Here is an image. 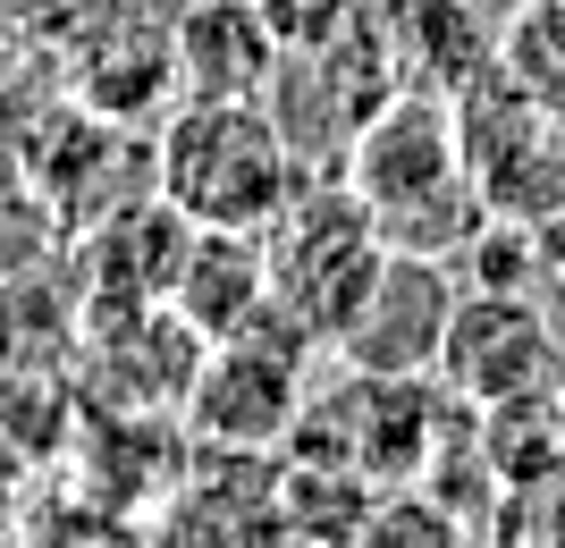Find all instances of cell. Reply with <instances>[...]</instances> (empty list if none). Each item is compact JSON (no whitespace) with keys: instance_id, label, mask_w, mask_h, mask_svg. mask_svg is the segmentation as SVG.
Returning a JSON list of instances; mask_svg holds the SVG:
<instances>
[{"instance_id":"cell-15","label":"cell","mask_w":565,"mask_h":548,"mask_svg":"<svg viewBox=\"0 0 565 548\" xmlns=\"http://www.w3.org/2000/svg\"><path fill=\"white\" fill-rule=\"evenodd\" d=\"M548 397H557V430H565V380H557V388H548Z\"/></svg>"},{"instance_id":"cell-12","label":"cell","mask_w":565,"mask_h":548,"mask_svg":"<svg viewBox=\"0 0 565 548\" xmlns=\"http://www.w3.org/2000/svg\"><path fill=\"white\" fill-rule=\"evenodd\" d=\"M498 68L515 76L523 94L565 119V0H523L507 34H498Z\"/></svg>"},{"instance_id":"cell-2","label":"cell","mask_w":565,"mask_h":548,"mask_svg":"<svg viewBox=\"0 0 565 548\" xmlns=\"http://www.w3.org/2000/svg\"><path fill=\"white\" fill-rule=\"evenodd\" d=\"M305 161L262 94H186L152 136V194L194 228H270Z\"/></svg>"},{"instance_id":"cell-6","label":"cell","mask_w":565,"mask_h":548,"mask_svg":"<svg viewBox=\"0 0 565 548\" xmlns=\"http://www.w3.org/2000/svg\"><path fill=\"white\" fill-rule=\"evenodd\" d=\"M456 262L439 254H397L380 279L363 287V304L347 312V330L330 337V363H354V372H439V346H448V321H456Z\"/></svg>"},{"instance_id":"cell-5","label":"cell","mask_w":565,"mask_h":548,"mask_svg":"<svg viewBox=\"0 0 565 548\" xmlns=\"http://www.w3.org/2000/svg\"><path fill=\"white\" fill-rule=\"evenodd\" d=\"M439 380L465 406H498V397H532V388L565 380L557 330L532 304V287H465L456 296L448 346H439Z\"/></svg>"},{"instance_id":"cell-13","label":"cell","mask_w":565,"mask_h":548,"mask_svg":"<svg viewBox=\"0 0 565 548\" xmlns=\"http://www.w3.org/2000/svg\"><path fill=\"white\" fill-rule=\"evenodd\" d=\"M18 25H34L43 43H76L85 25H102L110 9H127V0H0Z\"/></svg>"},{"instance_id":"cell-9","label":"cell","mask_w":565,"mask_h":548,"mask_svg":"<svg viewBox=\"0 0 565 548\" xmlns=\"http://www.w3.org/2000/svg\"><path fill=\"white\" fill-rule=\"evenodd\" d=\"M169 304H178V321H194L203 337H228V330H245V321H262V312H270L262 228H186Z\"/></svg>"},{"instance_id":"cell-10","label":"cell","mask_w":565,"mask_h":548,"mask_svg":"<svg viewBox=\"0 0 565 548\" xmlns=\"http://www.w3.org/2000/svg\"><path fill=\"white\" fill-rule=\"evenodd\" d=\"M380 506V481L354 473V464H330V455H287L279 464V524L287 540H363Z\"/></svg>"},{"instance_id":"cell-8","label":"cell","mask_w":565,"mask_h":548,"mask_svg":"<svg viewBox=\"0 0 565 548\" xmlns=\"http://www.w3.org/2000/svg\"><path fill=\"white\" fill-rule=\"evenodd\" d=\"M287 60V25L270 0H186L178 9V76L186 94H270Z\"/></svg>"},{"instance_id":"cell-4","label":"cell","mask_w":565,"mask_h":548,"mask_svg":"<svg viewBox=\"0 0 565 548\" xmlns=\"http://www.w3.org/2000/svg\"><path fill=\"white\" fill-rule=\"evenodd\" d=\"M312 346L305 330H287L279 312H262V321H245V330L212 337L203 346V363H194V388L186 406H178V422H186V439H220V448H287V430H296V413H305L312 397Z\"/></svg>"},{"instance_id":"cell-7","label":"cell","mask_w":565,"mask_h":548,"mask_svg":"<svg viewBox=\"0 0 565 548\" xmlns=\"http://www.w3.org/2000/svg\"><path fill=\"white\" fill-rule=\"evenodd\" d=\"M68 51V85H76V101L94 110V119H152L161 127V110H169V94L186 85L178 76V9H152V0H127V9H110L102 25H85L76 43H60Z\"/></svg>"},{"instance_id":"cell-3","label":"cell","mask_w":565,"mask_h":548,"mask_svg":"<svg viewBox=\"0 0 565 548\" xmlns=\"http://www.w3.org/2000/svg\"><path fill=\"white\" fill-rule=\"evenodd\" d=\"M388 262L380 219L363 212V194L347 178H305L287 194V212L262 228V270H270V312L287 330H305L321 355L347 330V312L363 304V287Z\"/></svg>"},{"instance_id":"cell-11","label":"cell","mask_w":565,"mask_h":548,"mask_svg":"<svg viewBox=\"0 0 565 548\" xmlns=\"http://www.w3.org/2000/svg\"><path fill=\"white\" fill-rule=\"evenodd\" d=\"M472 422H481V455H490L498 490H532V481L565 473V430H557V397H548V388L472 406Z\"/></svg>"},{"instance_id":"cell-1","label":"cell","mask_w":565,"mask_h":548,"mask_svg":"<svg viewBox=\"0 0 565 548\" xmlns=\"http://www.w3.org/2000/svg\"><path fill=\"white\" fill-rule=\"evenodd\" d=\"M338 178L363 194V212L380 219V237L397 254L456 262L472 245V228L490 219V203L472 186V161H465V136H456V101L423 94V85H397L372 119L354 127Z\"/></svg>"},{"instance_id":"cell-14","label":"cell","mask_w":565,"mask_h":548,"mask_svg":"<svg viewBox=\"0 0 565 548\" xmlns=\"http://www.w3.org/2000/svg\"><path fill=\"white\" fill-rule=\"evenodd\" d=\"M465 9H472V18H490V25H498V34H507V18H515L523 0H465Z\"/></svg>"}]
</instances>
